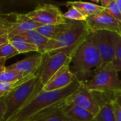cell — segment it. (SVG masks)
<instances>
[{"label":"cell","instance_id":"cell-1","mask_svg":"<svg viewBox=\"0 0 121 121\" xmlns=\"http://www.w3.org/2000/svg\"><path fill=\"white\" fill-rule=\"evenodd\" d=\"M101 65V55L89 33L74 50L70 69L77 79L85 82L92 78Z\"/></svg>","mask_w":121,"mask_h":121},{"label":"cell","instance_id":"cell-2","mask_svg":"<svg viewBox=\"0 0 121 121\" xmlns=\"http://www.w3.org/2000/svg\"><path fill=\"white\" fill-rule=\"evenodd\" d=\"M81 82L75 80L68 86L56 91L41 90L25 106L7 121H27L35 114L65 101L81 85Z\"/></svg>","mask_w":121,"mask_h":121},{"label":"cell","instance_id":"cell-3","mask_svg":"<svg viewBox=\"0 0 121 121\" xmlns=\"http://www.w3.org/2000/svg\"><path fill=\"white\" fill-rule=\"evenodd\" d=\"M39 77L36 74L22 81L15 89L4 97L6 111L4 121H9L31 99H33L43 88Z\"/></svg>","mask_w":121,"mask_h":121},{"label":"cell","instance_id":"cell-4","mask_svg":"<svg viewBox=\"0 0 121 121\" xmlns=\"http://www.w3.org/2000/svg\"><path fill=\"white\" fill-rule=\"evenodd\" d=\"M83 83L89 91L112 99L121 92V79L113 64L101 65L92 78Z\"/></svg>","mask_w":121,"mask_h":121},{"label":"cell","instance_id":"cell-5","mask_svg":"<svg viewBox=\"0 0 121 121\" xmlns=\"http://www.w3.org/2000/svg\"><path fill=\"white\" fill-rule=\"evenodd\" d=\"M90 33V29L86 21H71L66 30L54 39L50 40L46 54L75 50L81 41Z\"/></svg>","mask_w":121,"mask_h":121},{"label":"cell","instance_id":"cell-6","mask_svg":"<svg viewBox=\"0 0 121 121\" xmlns=\"http://www.w3.org/2000/svg\"><path fill=\"white\" fill-rule=\"evenodd\" d=\"M120 34L108 30H97L90 33L102 60V65L113 64Z\"/></svg>","mask_w":121,"mask_h":121},{"label":"cell","instance_id":"cell-7","mask_svg":"<svg viewBox=\"0 0 121 121\" xmlns=\"http://www.w3.org/2000/svg\"><path fill=\"white\" fill-rule=\"evenodd\" d=\"M73 52L74 50H69L44 55L42 64L36 73L43 85L63 66L70 65Z\"/></svg>","mask_w":121,"mask_h":121},{"label":"cell","instance_id":"cell-8","mask_svg":"<svg viewBox=\"0 0 121 121\" xmlns=\"http://www.w3.org/2000/svg\"><path fill=\"white\" fill-rule=\"evenodd\" d=\"M26 15L41 25H58L66 23L68 21L65 18L58 6L51 4L39 5Z\"/></svg>","mask_w":121,"mask_h":121},{"label":"cell","instance_id":"cell-9","mask_svg":"<svg viewBox=\"0 0 121 121\" xmlns=\"http://www.w3.org/2000/svg\"><path fill=\"white\" fill-rule=\"evenodd\" d=\"M66 104H73L84 108L94 116L98 113L100 104L97 94L87 89L83 83L81 82L78 88L70 95L66 100Z\"/></svg>","mask_w":121,"mask_h":121},{"label":"cell","instance_id":"cell-10","mask_svg":"<svg viewBox=\"0 0 121 121\" xmlns=\"http://www.w3.org/2000/svg\"><path fill=\"white\" fill-rule=\"evenodd\" d=\"M86 23L91 32L108 30L121 35V22L109 15L105 10L98 14L88 17Z\"/></svg>","mask_w":121,"mask_h":121},{"label":"cell","instance_id":"cell-11","mask_svg":"<svg viewBox=\"0 0 121 121\" xmlns=\"http://www.w3.org/2000/svg\"><path fill=\"white\" fill-rule=\"evenodd\" d=\"M77 78L70 69V65L63 66L43 86L42 90L52 91L63 89L72 84Z\"/></svg>","mask_w":121,"mask_h":121},{"label":"cell","instance_id":"cell-12","mask_svg":"<svg viewBox=\"0 0 121 121\" xmlns=\"http://www.w3.org/2000/svg\"><path fill=\"white\" fill-rule=\"evenodd\" d=\"M43 59L44 55L37 53L18 61L17 62L6 67V69L20 72L26 77L36 75L42 64Z\"/></svg>","mask_w":121,"mask_h":121},{"label":"cell","instance_id":"cell-13","mask_svg":"<svg viewBox=\"0 0 121 121\" xmlns=\"http://www.w3.org/2000/svg\"><path fill=\"white\" fill-rule=\"evenodd\" d=\"M42 26L39 23L30 18L26 13H16L15 23L13 29L9 33V38H11L14 36L19 35L29 30H36L39 26Z\"/></svg>","mask_w":121,"mask_h":121},{"label":"cell","instance_id":"cell-14","mask_svg":"<svg viewBox=\"0 0 121 121\" xmlns=\"http://www.w3.org/2000/svg\"><path fill=\"white\" fill-rule=\"evenodd\" d=\"M65 101L33 116L27 121H70L64 115L62 107Z\"/></svg>","mask_w":121,"mask_h":121},{"label":"cell","instance_id":"cell-15","mask_svg":"<svg viewBox=\"0 0 121 121\" xmlns=\"http://www.w3.org/2000/svg\"><path fill=\"white\" fill-rule=\"evenodd\" d=\"M100 108L98 113L94 116L93 121H116L113 106V99L100 94H97Z\"/></svg>","mask_w":121,"mask_h":121},{"label":"cell","instance_id":"cell-16","mask_svg":"<svg viewBox=\"0 0 121 121\" xmlns=\"http://www.w3.org/2000/svg\"><path fill=\"white\" fill-rule=\"evenodd\" d=\"M62 111L70 121H93L94 116L78 106L73 104H63Z\"/></svg>","mask_w":121,"mask_h":121},{"label":"cell","instance_id":"cell-17","mask_svg":"<svg viewBox=\"0 0 121 121\" xmlns=\"http://www.w3.org/2000/svg\"><path fill=\"white\" fill-rule=\"evenodd\" d=\"M19 35H21L24 38H26L29 42L35 45L39 50V54L44 55L46 54V50L48 45L50 42V39L45 37L40 33H39L36 30H32L24 33Z\"/></svg>","mask_w":121,"mask_h":121},{"label":"cell","instance_id":"cell-18","mask_svg":"<svg viewBox=\"0 0 121 121\" xmlns=\"http://www.w3.org/2000/svg\"><path fill=\"white\" fill-rule=\"evenodd\" d=\"M68 6H73L86 18L98 14L105 9L98 4L86 1H69L66 3Z\"/></svg>","mask_w":121,"mask_h":121},{"label":"cell","instance_id":"cell-19","mask_svg":"<svg viewBox=\"0 0 121 121\" xmlns=\"http://www.w3.org/2000/svg\"><path fill=\"white\" fill-rule=\"evenodd\" d=\"M71 21L68 20L67 23L58 25H42L36 30L48 39L53 40L68 28Z\"/></svg>","mask_w":121,"mask_h":121},{"label":"cell","instance_id":"cell-20","mask_svg":"<svg viewBox=\"0 0 121 121\" xmlns=\"http://www.w3.org/2000/svg\"><path fill=\"white\" fill-rule=\"evenodd\" d=\"M9 43L16 48L19 54L27 53L30 52H39L38 48L35 45L29 42L21 35H16L9 38Z\"/></svg>","mask_w":121,"mask_h":121},{"label":"cell","instance_id":"cell-21","mask_svg":"<svg viewBox=\"0 0 121 121\" xmlns=\"http://www.w3.org/2000/svg\"><path fill=\"white\" fill-rule=\"evenodd\" d=\"M16 13H4L0 12V36L9 34L13 29Z\"/></svg>","mask_w":121,"mask_h":121},{"label":"cell","instance_id":"cell-22","mask_svg":"<svg viewBox=\"0 0 121 121\" xmlns=\"http://www.w3.org/2000/svg\"><path fill=\"white\" fill-rule=\"evenodd\" d=\"M27 77H26L25 74H24L23 73L20 72L6 69L5 71L0 73V83L1 82H6V83L18 82Z\"/></svg>","mask_w":121,"mask_h":121},{"label":"cell","instance_id":"cell-23","mask_svg":"<svg viewBox=\"0 0 121 121\" xmlns=\"http://www.w3.org/2000/svg\"><path fill=\"white\" fill-rule=\"evenodd\" d=\"M63 16L66 19L73 21H86L87 18L73 6H70L67 11L63 13Z\"/></svg>","mask_w":121,"mask_h":121},{"label":"cell","instance_id":"cell-24","mask_svg":"<svg viewBox=\"0 0 121 121\" xmlns=\"http://www.w3.org/2000/svg\"><path fill=\"white\" fill-rule=\"evenodd\" d=\"M19 54L16 48L9 43H6L0 48V57L6 60Z\"/></svg>","mask_w":121,"mask_h":121},{"label":"cell","instance_id":"cell-25","mask_svg":"<svg viewBox=\"0 0 121 121\" xmlns=\"http://www.w3.org/2000/svg\"><path fill=\"white\" fill-rule=\"evenodd\" d=\"M105 11L112 17L121 22V13L116 0H111Z\"/></svg>","mask_w":121,"mask_h":121},{"label":"cell","instance_id":"cell-26","mask_svg":"<svg viewBox=\"0 0 121 121\" xmlns=\"http://www.w3.org/2000/svg\"><path fill=\"white\" fill-rule=\"evenodd\" d=\"M24 79H23V80H21L20 82H11V83L1 82V83H0V99H2V98H4L14 89H15L19 84H20L21 82L22 81H24Z\"/></svg>","mask_w":121,"mask_h":121},{"label":"cell","instance_id":"cell-27","mask_svg":"<svg viewBox=\"0 0 121 121\" xmlns=\"http://www.w3.org/2000/svg\"><path fill=\"white\" fill-rule=\"evenodd\" d=\"M113 65L118 72H121V35L117 43L115 52V58L113 62Z\"/></svg>","mask_w":121,"mask_h":121},{"label":"cell","instance_id":"cell-28","mask_svg":"<svg viewBox=\"0 0 121 121\" xmlns=\"http://www.w3.org/2000/svg\"><path fill=\"white\" fill-rule=\"evenodd\" d=\"M113 106L116 120V121H121V106L114 99L113 100Z\"/></svg>","mask_w":121,"mask_h":121},{"label":"cell","instance_id":"cell-29","mask_svg":"<svg viewBox=\"0 0 121 121\" xmlns=\"http://www.w3.org/2000/svg\"><path fill=\"white\" fill-rule=\"evenodd\" d=\"M6 107L4 101V98L0 99V121H4V117L6 113Z\"/></svg>","mask_w":121,"mask_h":121},{"label":"cell","instance_id":"cell-30","mask_svg":"<svg viewBox=\"0 0 121 121\" xmlns=\"http://www.w3.org/2000/svg\"><path fill=\"white\" fill-rule=\"evenodd\" d=\"M9 42V34H6L4 35L0 36V48L4 45L5 43Z\"/></svg>","mask_w":121,"mask_h":121},{"label":"cell","instance_id":"cell-31","mask_svg":"<svg viewBox=\"0 0 121 121\" xmlns=\"http://www.w3.org/2000/svg\"><path fill=\"white\" fill-rule=\"evenodd\" d=\"M6 61V59L0 57V73L6 70V67L5 66Z\"/></svg>","mask_w":121,"mask_h":121},{"label":"cell","instance_id":"cell-32","mask_svg":"<svg viewBox=\"0 0 121 121\" xmlns=\"http://www.w3.org/2000/svg\"><path fill=\"white\" fill-rule=\"evenodd\" d=\"M111 1V0H101V1H100L101 6L105 9L108 6V5L110 4Z\"/></svg>","mask_w":121,"mask_h":121},{"label":"cell","instance_id":"cell-33","mask_svg":"<svg viewBox=\"0 0 121 121\" xmlns=\"http://www.w3.org/2000/svg\"><path fill=\"white\" fill-rule=\"evenodd\" d=\"M114 99L119 104V105L121 106V92L118 94L117 95H116V96L114 97Z\"/></svg>","mask_w":121,"mask_h":121},{"label":"cell","instance_id":"cell-34","mask_svg":"<svg viewBox=\"0 0 121 121\" xmlns=\"http://www.w3.org/2000/svg\"><path fill=\"white\" fill-rule=\"evenodd\" d=\"M116 1H117V4H118V6H119V9H120V10H121V0H116Z\"/></svg>","mask_w":121,"mask_h":121},{"label":"cell","instance_id":"cell-35","mask_svg":"<svg viewBox=\"0 0 121 121\" xmlns=\"http://www.w3.org/2000/svg\"></svg>","mask_w":121,"mask_h":121}]
</instances>
